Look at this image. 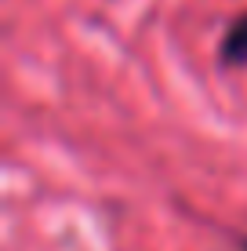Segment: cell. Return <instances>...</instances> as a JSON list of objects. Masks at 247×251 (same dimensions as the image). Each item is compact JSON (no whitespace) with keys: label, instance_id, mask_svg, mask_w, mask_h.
Listing matches in <instances>:
<instances>
[{"label":"cell","instance_id":"cell-1","mask_svg":"<svg viewBox=\"0 0 247 251\" xmlns=\"http://www.w3.org/2000/svg\"><path fill=\"white\" fill-rule=\"evenodd\" d=\"M218 62L229 69H244L247 66V11L236 15L225 25L222 40H218Z\"/></svg>","mask_w":247,"mask_h":251},{"label":"cell","instance_id":"cell-2","mask_svg":"<svg viewBox=\"0 0 247 251\" xmlns=\"http://www.w3.org/2000/svg\"><path fill=\"white\" fill-rule=\"evenodd\" d=\"M236 244H240V251H247V233H244V237H236Z\"/></svg>","mask_w":247,"mask_h":251}]
</instances>
